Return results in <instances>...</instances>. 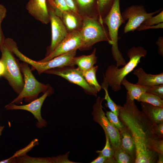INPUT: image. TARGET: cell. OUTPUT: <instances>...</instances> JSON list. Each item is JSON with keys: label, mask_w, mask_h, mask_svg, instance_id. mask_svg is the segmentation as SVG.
<instances>
[{"label": "cell", "mask_w": 163, "mask_h": 163, "mask_svg": "<svg viewBox=\"0 0 163 163\" xmlns=\"http://www.w3.org/2000/svg\"><path fill=\"white\" fill-rule=\"evenodd\" d=\"M156 43L158 47V52L160 55L163 56V39L162 37H159Z\"/></svg>", "instance_id": "obj_40"}, {"label": "cell", "mask_w": 163, "mask_h": 163, "mask_svg": "<svg viewBox=\"0 0 163 163\" xmlns=\"http://www.w3.org/2000/svg\"><path fill=\"white\" fill-rule=\"evenodd\" d=\"M104 98L100 96L96 99L93 107L92 114L93 120L99 124L109 137L111 144L115 149L120 147V135L118 130L109 121L103 109L102 103Z\"/></svg>", "instance_id": "obj_8"}, {"label": "cell", "mask_w": 163, "mask_h": 163, "mask_svg": "<svg viewBox=\"0 0 163 163\" xmlns=\"http://www.w3.org/2000/svg\"><path fill=\"white\" fill-rule=\"evenodd\" d=\"M48 10L51 28V41L49 54L57 47L68 33L61 18L56 14L50 5Z\"/></svg>", "instance_id": "obj_13"}, {"label": "cell", "mask_w": 163, "mask_h": 163, "mask_svg": "<svg viewBox=\"0 0 163 163\" xmlns=\"http://www.w3.org/2000/svg\"><path fill=\"white\" fill-rule=\"evenodd\" d=\"M101 87L105 91V96L104 99L107 101L106 104V107H108L110 111L113 112L118 116L119 113V106L117 105L111 98L108 92V85L104 78V81L102 83Z\"/></svg>", "instance_id": "obj_24"}, {"label": "cell", "mask_w": 163, "mask_h": 163, "mask_svg": "<svg viewBox=\"0 0 163 163\" xmlns=\"http://www.w3.org/2000/svg\"><path fill=\"white\" fill-rule=\"evenodd\" d=\"M38 141V139H34L26 147L16 152L12 156L8 159L0 161V163H16V158L26 154L27 152L30 151L33 147L37 144Z\"/></svg>", "instance_id": "obj_28"}, {"label": "cell", "mask_w": 163, "mask_h": 163, "mask_svg": "<svg viewBox=\"0 0 163 163\" xmlns=\"http://www.w3.org/2000/svg\"><path fill=\"white\" fill-rule=\"evenodd\" d=\"M163 22V11H161L156 15L149 18L146 20L141 25L149 26L158 24Z\"/></svg>", "instance_id": "obj_31"}, {"label": "cell", "mask_w": 163, "mask_h": 163, "mask_svg": "<svg viewBox=\"0 0 163 163\" xmlns=\"http://www.w3.org/2000/svg\"><path fill=\"white\" fill-rule=\"evenodd\" d=\"M80 15L85 16L98 17L97 11L93 9L95 0H75Z\"/></svg>", "instance_id": "obj_21"}, {"label": "cell", "mask_w": 163, "mask_h": 163, "mask_svg": "<svg viewBox=\"0 0 163 163\" xmlns=\"http://www.w3.org/2000/svg\"><path fill=\"white\" fill-rule=\"evenodd\" d=\"M83 46V41L79 30L69 33L54 50L48 54L43 59L39 61L46 62L72 51L78 49L82 50Z\"/></svg>", "instance_id": "obj_11"}, {"label": "cell", "mask_w": 163, "mask_h": 163, "mask_svg": "<svg viewBox=\"0 0 163 163\" xmlns=\"http://www.w3.org/2000/svg\"><path fill=\"white\" fill-rule=\"evenodd\" d=\"M26 9L32 16L42 23L47 24L50 22L46 0H29Z\"/></svg>", "instance_id": "obj_14"}, {"label": "cell", "mask_w": 163, "mask_h": 163, "mask_svg": "<svg viewBox=\"0 0 163 163\" xmlns=\"http://www.w3.org/2000/svg\"><path fill=\"white\" fill-rule=\"evenodd\" d=\"M133 73L138 78L137 84L145 86L163 84V72L157 74H148L139 67L134 69Z\"/></svg>", "instance_id": "obj_15"}, {"label": "cell", "mask_w": 163, "mask_h": 163, "mask_svg": "<svg viewBox=\"0 0 163 163\" xmlns=\"http://www.w3.org/2000/svg\"><path fill=\"white\" fill-rule=\"evenodd\" d=\"M114 0H97L98 18L100 21L103 23V19L108 14Z\"/></svg>", "instance_id": "obj_23"}, {"label": "cell", "mask_w": 163, "mask_h": 163, "mask_svg": "<svg viewBox=\"0 0 163 163\" xmlns=\"http://www.w3.org/2000/svg\"><path fill=\"white\" fill-rule=\"evenodd\" d=\"M5 42H6V41H5Z\"/></svg>", "instance_id": "obj_44"}, {"label": "cell", "mask_w": 163, "mask_h": 163, "mask_svg": "<svg viewBox=\"0 0 163 163\" xmlns=\"http://www.w3.org/2000/svg\"><path fill=\"white\" fill-rule=\"evenodd\" d=\"M121 84L123 85L127 90L126 93L129 98L132 100H136L138 101L141 95L146 92L147 89V86L131 83L126 79V77L123 79Z\"/></svg>", "instance_id": "obj_20"}, {"label": "cell", "mask_w": 163, "mask_h": 163, "mask_svg": "<svg viewBox=\"0 0 163 163\" xmlns=\"http://www.w3.org/2000/svg\"><path fill=\"white\" fill-rule=\"evenodd\" d=\"M119 131L120 138V147L135 161V145L130 131L124 125Z\"/></svg>", "instance_id": "obj_17"}, {"label": "cell", "mask_w": 163, "mask_h": 163, "mask_svg": "<svg viewBox=\"0 0 163 163\" xmlns=\"http://www.w3.org/2000/svg\"><path fill=\"white\" fill-rule=\"evenodd\" d=\"M118 117L129 129L134 140L136 149L135 163H155L157 153L152 149L156 140L161 139L155 133L153 123L142 111L139 110L134 100L126 93L123 106L119 105Z\"/></svg>", "instance_id": "obj_1"}, {"label": "cell", "mask_w": 163, "mask_h": 163, "mask_svg": "<svg viewBox=\"0 0 163 163\" xmlns=\"http://www.w3.org/2000/svg\"><path fill=\"white\" fill-rule=\"evenodd\" d=\"M98 69V66H94L87 70L82 72L83 76L87 82L97 93L102 89L101 85L98 83L96 78V74Z\"/></svg>", "instance_id": "obj_22"}, {"label": "cell", "mask_w": 163, "mask_h": 163, "mask_svg": "<svg viewBox=\"0 0 163 163\" xmlns=\"http://www.w3.org/2000/svg\"><path fill=\"white\" fill-rule=\"evenodd\" d=\"M53 90L50 87L40 97L30 102L29 104L22 105H18L14 103H10L5 106L7 110H24L31 113L37 120L36 126L41 128L46 126L47 122L42 117L41 110L43 104L46 97L52 94Z\"/></svg>", "instance_id": "obj_12"}, {"label": "cell", "mask_w": 163, "mask_h": 163, "mask_svg": "<svg viewBox=\"0 0 163 163\" xmlns=\"http://www.w3.org/2000/svg\"><path fill=\"white\" fill-rule=\"evenodd\" d=\"M157 163H163V155L157 153Z\"/></svg>", "instance_id": "obj_42"}, {"label": "cell", "mask_w": 163, "mask_h": 163, "mask_svg": "<svg viewBox=\"0 0 163 163\" xmlns=\"http://www.w3.org/2000/svg\"><path fill=\"white\" fill-rule=\"evenodd\" d=\"M91 163H117L114 158H107L99 155Z\"/></svg>", "instance_id": "obj_36"}, {"label": "cell", "mask_w": 163, "mask_h": 163, "mask_svg": "<svg viewBox=\"0 0 163 163\" xmlns=\"http://www.w3.org/2000/svg\"><path fill=\"white\" fill-rule=\"evenodd\" d=\"M107 26L110 38L112 42L111 51L116 66L119 67L126 63L120 51L118 46V31L122 24L125 22L121 13L120 0H114L109 12L103 19Z\"/></svg>", "instance_id": "obj_3"}, {"label": "cell", "mask_w": 163, "mask_h": 163, "mask_svg": "<svg viewBox=\"0 0 163 163\" xmlns=\"http://www.w3.org/2000/svg\"><path fill=\"white\" fill-rule=\"evenodd\" d=\"M142 111L154 124L163 123V107L141 102Z\"/></svg>", "instance_id": "obj_18"}, {"label": "cell", "mask_w": 163, "mask_h": 163, "mask_svg": "<svg viewBox=\"0 0 163 163\" xmlns=\"http://www.w3.org/2000/svg\"><path fill=\"white\" fill-rule=\"evenodd\" d=\"M16 163H52L51 158L32 157L26 154L16 158Z\"/></svg>", "instance_id": "obj_27"}, {"label": "cell", "mask_w": 163, "mask_h": 163, "mask_svg": "<svg viewBox=\"0 0 163 163\" xmlns=\"http://www.w3.org/2000/svg\"><path fill=\"white\" fill-rule=\"evenodd\" d=\"M69 10L79 14L77 5L75 0H64Z\"/></svg>", "instance_id": "obj_38"}, {"label": "cell", "mask_w": 163, "mask_h": 163, "mask_svg": "<svg viewBox=\"0 0 163 163\" xmlns=\"http://www.w3.org/2000/svg\"><path fill=\"white\" fill-rule=\"evenodd\" d=\"M147 54V50L143 47L133 46L128 50L127 55L129 60L123 67L119 69L113 65L108 67L104 74V78L114 91H119L121 89L123 79L134 69L140 62L141 59L145 57Z\"/></svg>", "instance_id": "obj_2"}, {"label": "cell", "mask_w": 163, "mask_h": 163, "mask_svg": "<svg viewBox=\"0 0 163 163\" xmlns=\"http://www.w3.org/2000/svg\"><path fill=\"white\" fill-rule=\"evenodd\" d=\"M160 11L159 10L148 13L142 5H133L127 7L121 13L124 20L125 21L128 20L124 28V33L134 31L146 20Z\"/></svg>", "instance_id": "obj_10"}, {"label": "cell", "mask_w": 163, "mask_h": 163, "mask_svg": "<svg viewBox=\"0 0 163 163\" xmlns=\"http://www.w3.org/2000/svg\"><path fill=\"white\" fill-rule=\"evenodd\" d=\"M53 3L50 4L56 12L70 10L64 0H53Z\"/></svg>", "instance_id": "obj_32"}, {"label": "cell", "mask_w": 163, "mask_h": 163, "mask_svg": "<svg viewBox=\"0 0 163 163\" xmlns=\"http://www.w3.org/2000/svg\"><path fill=\"white\" fill-rule=\"evenodd\" d=\"M20 66L24 76V86L17 97L11 102L12 103H20L24 99L26 102H30L37 98L40 93H44L50 87L49 85L42 83L36 79L28 63L24 62Z\"/></svg>", "instance_id": "obj_5"}, {"label": "cell", "mask_w": 163, "mask_h": 163, "mask_svg": "<svg viewBox=\"0 0 163 163\" xmlns=\"http://www.w3.org/2000/svg\"><path fill=\"white\" fill-rule=\"evenodd\" d=\"M82 18V25L79 30L83 43L82 50H88L101 41H106L112 45L108 31L104 23L100 21L98 17L85 16Z\"/></svg>", "instance_id": "obj_4"}, {"label": "cell", "mask_w": 163, "mask_h": 163, "mask_svg": "<svg viewBox=\"0 0 163 163\" xmlns=\"http://www.w3.org/2000/svg\"><path fill=\"white\" fill-rule=\"evenodd\" d=\"M11 50L20 60L30 65L36 69L39 74L46 71L55 68L66 66H74L73 63L77 50L71 51L66 53L45 62H40L33 60L26 57L18 50L16 45L11 47Z\"/></svg>", "instance_id": "obj_7"}, {"label": "cell", "mask_w": 163, "mask_h": 163, "mask_svg": "<svg viewBox=\"0 0 163 163\" xmlns=\"http://www.w3.org/2000/svg\"><path fill=\"white\" fill-rule=\"evenodd\" d=\"M152 149L156 153L163 155V139H159L155 141L152 145Z\"/></svg>", "instance_id": "obj_35"}, {"label": "cell", "mask_w": 163, "mask_h": 163, "mask_svg": "<svg viewBox=\"0 0 163 163\" xmlns=\"http://www.w3.org/2000/svg\"></svg>", "instance_id": "obj_45"}, {"label": "cell", "mask_w": 163, "mask_h": 163, "mask_svg": "<svg viewBox=\"0 0 163 163\" xmlns=\"http://www.w3.org/2000/svg\"><path fill=\"white\" fill-rule=\"evenodd\" d=\"M96 49L94 48L92 53L88 55H82L75 57L73 60L74 66L77 65L78 68L82 71L87 70L94 66L97 62L96 56Z\"/></svg>", "instance_id": "obj_19"}, {"label": "cell", "mask_w": 163, "mask_h": 163, "mask_svg": "<svg viewBox=\"0 0 163 163\" xmlns=\"http://www.w3.org/2000/svg\"><path fill=\"white\" fill-rule=\"evenodd\" d=\"M113 157L117 163H135V160L120 147L114 149Z\"/></svg>", "instance_id": "obj_26"}, {"label": "cell", "mask_w": 163, "mask_h": 163, "mask_svg": "<svg viewBox=\"0 0 163 163\" xmlns=\"http://www.w3.org/2000/svg\"><path fill=\"white\" fill-rule=\"evenodd\" d=\"M154 130L155 134L158 137L163 139V123L154 124Z\"/></svg>", "instance_id": "obj_37"}, {"label": "cell", "mask_w": 163, "mask_h": 163, "mask_svg": "<svg viewBox=\"0 0 163 163\" xmlns=\"http://www.w3.org/2000/svg\"><path fill=\"white\" fill-rule=\"evenodd\" d=\"M106 137V143L105 146L101 150H97L96 152L107 158L113 157L114 150L113 148L107 133L104 132Z\"/></svg>", "instance_id": "obj_29"}, {"label": "cell", "mask_w": 163, "mask_h": 163, "mask_svg": "<svg viewBox=\"0 0 163 163\" xmlns=\"http://www.w3.org/2000/svg\"><path fill=\"white\" fill-rule=\"evenodd\" d=\"M106 115L109 121L120 131L124 126L118 117L111 111H107Z\"/></svg>", "instance_id": "obj_30"}, {"label": "cell", "mask_w": 163, "mask_h": 163, "mask_svg": "<svg viewBox=\"0 0 163 163\" xmlns=\"http://www.w3.org/2000/svg\"><path fill=\"white\" fill-rule=\"evenodd\" d=\"M163 27V23H160L156 25L146 26L141 25L136 30H146L149 29H157V28H162Z\"/></svg>", "instance_id": "obj_39"}, {"label": "cell", "mask_w": 163, "mask_h": 163, "mask_svg": "<svg viewBox=\"0 0 163 163\" xmlns=\"http://www.w3.org/2000/svg\"><path fill=\"white\" fill-rule=\"evenodd\" d=\"M4 126H0V137L1 136L2 132L3 130V129L4 128Z\"/></svg>", "instance_id": "obj_43"}, {"label": "cell", "mask_w": 163, "mask_h": 163, "mask_svg": "<svg viewBox=\"0 0 163 163\" xmlns=\"http://www.w3.org/2000/svg\"><path fill=\"white\" fill-rule=\"evenodd\" d=\"M146 92L156 95L163 99V84L147 86Z\"/></svg>", "instance_id": "obj_33"}, {"label": "cell", "mask_w": 163, "mask_h": 163, "mask_svg": "<svg viewBox=\"0 0 163 163\" xmlns=\"http://www.w3.org/2000/svg\"><path fill=\"white\" fill-rule=\"evenodd\" d=\"M7 10L2 5L0 4V47L5 41V38L2 29V23L5 17Z\"/></svg>", "instance_id": "obj_34"}, {"label": "cell", "mask_w": 163, "mask_h": 163, "mask_svg": "<svg viewBox=\"0 0 163 163\" xmlns=\"http://www.w3.org/2000/svg\"><path fill=\"white\" fill-rule=\"evenodd\" d=\"M0 50L2 53L1 59L5 67V72L3 76L8 80L14 91L19 94L24 84L20 64L5 41L0 47Z\"/></svg>", "instance_id": "obj_6"}, {"label": "cell", "mask_w": 163, "mask_h": 163, "mask_svg": "<svg viewBox=\"0 0 163 163\" xmlns=\"http://www.w3.org/2000/svg\"><path fill=\"white\" fill-rule=\"evenodd\" d=\"M139 102L146 103L154 106L163 107V100L158 96L146 92L142 94Z\"/></svg>", "instance_id": "obj_25"}, {"label": "cell", "mask_w": 163, "mask_h": 163, "mask_svg": "<svg viewBox=\"0 0 163 163\" xmlns=\"http://www.w3.org/2000/svg\"><path fill=\"white\" fill-rule=\"evenodd\" d=\"M68 33L81 29L83 18L79 14L71 10L62 12L61 17Z\"/></svg>", "instance_id": "obj_16"}, {"label": "cell", "mask_w": 163, "mask_h": 163, "mask_svg": "<svg viewBox=\"0 0 163 163\" xmlns=\"http://www.w3.org/2000/svg\"><path fill=\"white\" fill-rule=\"evenodd\" d=\"M44 73L56 75L82 88L86 94L97 96V92L87 82L82 71L74 66H66L47 70Z\"/></svg>", "instance_id": "obj_9"}, {"label": "cell", "mask_w": 163, "mask_h": 163, "mask_svg": "<svg viewBox=\"0 0 163 163\" xmlns=\"http://www.w3.org/2000/svg\"><path fill=\"white\" fill-rule=\"evenodd\" d=\"M5 72V67L3 61L0 59V77L3 76Z\"/></svg>", "instance_id": "obj_41"}]
</instances>
